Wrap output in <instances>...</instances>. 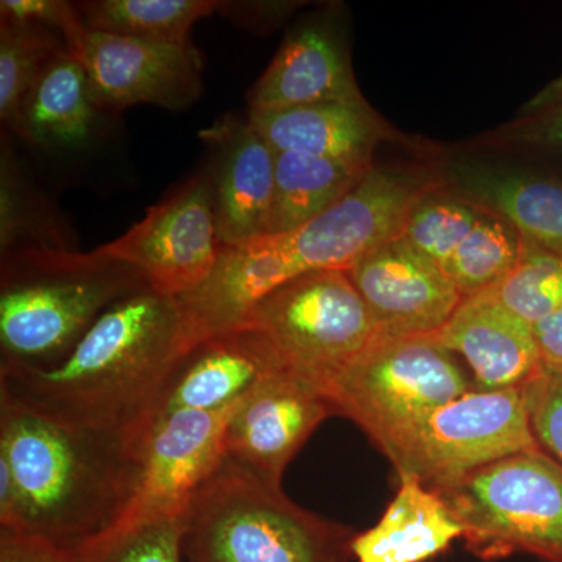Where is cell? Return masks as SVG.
Listing matches in <instances>:
<instances>
[{
    "mask_svg": "<svg viewBox=\"0 0 562 562\" xmlns=\"http://www.w3.org/2000/svg\"><path fill=\"white\" fill-rule=\"evenodd\" d=\"M188 350L179 299L146 286L111 305L58 364L0 366V392L66 424L146 431Z\"/></svg>",
    "mask_w": 562,
    "mask_h": 562,
    "instance_id": "obj_1",
    "label": "cell"
},
{
    "mask_svg": "<svg viewBox=\"0 0 562 562\" xmlns=\"http://www.w3.org/2000/svg\"><path fill=\"white\" fill-rule=\"evenodd\" d=\"M147 431L66 424L0 392V454L16 480L20 530L72 554L98 541L135 497Z\"/></svg>",
    "mask_w": 562,
    "mask_h": 562,
    "instance_id": "obj_2",
    "label": "cell"
},
{
    "mask_svg": "<svg viewBox=\"0 0 562 562\" xmlns=\"http://www.w3.org/2000/svg\"><path fill=\"white\" fill-rule=\"evenodd\" d=\"M146 286L140 272L101 249L2 257L0 366L58 364L111 305Z\"/></svg>",
    "mask_w": 562,
    "mask_h": 562,
    "instance_id": "obj_3",
    "label": "cell"
},
{
    "mask_svg": "<svg viewBox=\"0 0 562 562\" xmlns=\"http://www.w3.org/2000/svg\"><path fill=\"white\" fill-rule=\"evenodd\" d=\"M438 183L420 169L373 166L341 201L301 227L222 247V272L251 302L301 273L347 272L369 251L397 238L409 211Z\"/></svg>",
    "mask_w": 562,
    "mask_h": 562,
    "instance_id": "obj_4",
    "label": "cell"
},
{
    "mask_svg": "<svg viewBox=\"0 0 562 562\" xmlns=\"http://www.w3.org/2000/svg\"><path fill=\"white\" fill-rule=\"evenodd\" d=\"M188 562H351L349 528L306 512L225 457L183 516Z\"/></svg>",
    "mask_w": 562,
    "mask_h": 562,
    "instance_id": "obj_5",
    "label": "cell"
},
{
    "mask_svg": "<svg viewBox=\"0 0 562 562\" xmlns=\"http://www.w3.org/2000/svg\"><path fill=\"white\" fill-rule=\"evenodd\" d=\"M432 491L482 560L525 552L562 562V464L542 449L503 458Z\"/></svg>",
    "mask_w": 562,
    "mask_h": 562,
    "instance_id": "obj_6",
    "label": "cell"
},
{
    "mask_svg": "<svg viewBox=\"0 0 562 562\" xmlns=\"http://www.w3.org/2000/svg\"><path fill=\"white\" fill-rule=\"evenodd\" d=\"M336 414L360 425L375 446L473 390L436 335L376 339L324 384Z\"/></svg>",
    "mask_w": 562,
    "mask_h": 562,
    "instance_id": "obj_7",
    "label": "cell"
},
{
    "mask_svg": "<svg viewBox=\"0 0 562 562\" xmlns=\"http://www.w3.org/2000/svg\"><path fill=\"white\" fill-rule=\"evenodd\" d=\"M398 475L435 487L512 454L541 449L522 390H473L380 446Z\"/></svg>",
    "mask_w": 562,
    "mask_h": 562,
    "instance_id": "obj_8",
    "label": "cell"
},
{
    "mask_svg": "<svg viewBox=\"0 0 562 562\" xmlns=\"http://www.w3.org/2000/svg\"><path fill=\"white\" fill-rule=\"evenodd\" d=\"M244 325L265 333L288 368L321 387L380 338L346 271L294 277L261 299Z\"/></svg>",
    "mask_w": 562,
    "mask_h": 562,
    "instance_id": "obj_9",
    "label": "cell"
},
{
    "mask_svg": "<svg viewBox=\"0 0 562 562\" xmlns=\"http://www.w3.org/2000/svg\"><path fill=\"white\" fill-rule=\"evenodd\" d=\"M99 249L135 268L158 294L179 299L198 290L222 250L209 172L184 181Z\"/></svg>",
    "mask_w": 562,
    "mask_h": 562,
    "instance_id": "obj_10",
    "label": "cell"
},
{
    "mask_svg": "<svg viewBox=\"0 0 562 562\" xmlns=\"http://www.w3.org/2000/svg\"><path fill=\"white\" fill-rule=\"evenodd\" d=\"M70 52L87 69L92 101L103 114L139 103L183 110L202 92V55L192 43L172 46L85 29Z\"/></svg>",
    "mask_w": 562,
    "mask_h": 562,
    "instance_id": "obj_11",
    "label": "cell"
},
{
    "mask_svg": "<svg viewBox=\"0 0 562 562\" xmlns=\"http://www.w3.org/2000/svg\"><path fill=\"white\" fill-rule=\"evenodd\" d=\"M239 402L221 412L184 409L151 420L135 497L113 528L150 517L183 516L192 495L227 457L225 428Z\"/></svg>",
    "mask_w": 562,
    "mask_h": 562,
    "instance_id": "obj_12",
    "label": "cell"
},
{
    "mask_svg": "<svg viewBox=\"0 0 562 562\" xmlns=\"http://www.w3.org/2000/svg\"><path fill=\"white\" fill-rule=\"evenodd\" d=\"M331 414L335 408L319 384L283 369L238 403L225 428V454L262 482L281 487L284 469Z\"/></svg>",
    "mask_w": 562,
    "mask_h": 562,
    "instance_id": "obj_13",
    "label": "cell"
},
{
    "mask_svg": "<svg viewBox=\"0 0 562 562\" xmlns=\"http://www.w3.org/2000/svg\"><path fill=\"white\" fill-rule=\"evenodd\" d=\"M382 339L438 335L462 302L441 268L401 236L347 271Z\"/></svg>",
    "mask_w": 562,
    "mask_h": 562,
    "instance_id": "obj_14",
    "label": "cell"
},
{
    "mask_svg": "<svg viewBox=\"0 0 562 562\" xmlns=\"http://www.w3.org/2000/svg\"><path fill=\"white\" fill-rule=\"evenodd\" d=\"M222 246L268 235L276 188V150L249 120L224 116L201 132Z\"/></svg>",
    "mask_w": 562,
    "mask_h": 562,
    "instance_id": "obj_15",
    "label": "cell"
},
{
    "mask_svg": "<svg viewBox=\"0 0 562 562\" xmlns=\"http://www.w3.org/2000/svg\"><path fill=\"white\" fill-rule=\"evenodd\" d=\"M288 368L271 339L243 325L210 336L181 357L158 397L151 420L173 412H221L258 383Z\"/></svg>",
    "mask_w": 562,
    "mask_h": 562,
    "instance_id": "obj_16",
    "label": "cell"
},
{
    "mask_svg": "<svg viewBox=\"0 0 562 562\" xmlns=\"http://www.w3.org/2000/svg\"><path fill=\"white\" fill-rule=\"evenodd\" d=\"M436 338L468 361L476 390H524L542 372L532 325L490 291L462 299Z\"/></svg>",
    "mask_w": 562,
    "mask_h": 562,
    "instance_id": "obj_17",
    "label": "cell"
},
{
    "mask_svg": "<svg viewBox=\"0 0 562 562\" xmlns=\"http://www.w3.org/2000/svg\"><path fill=\"white\" fill-rule=\"evenodd\" d=\"M362 98L346 44L331 25L312 22L284 40L249 92V111H280Z\"/></svg>",
    "mask_w": 562,
    "mask_h": 562,
    "instance_id": "obj_18",
    "label": "cell"
},
{
    "mask_svg": "<svg viewBox=\"0 0 562 562\" xmlns=\"http://www.w3.org/2000/svg\"><path fill=\"white\" fill-rule=\"evenodd\" d=\"M247 120L276 151H299L358 166H373V151L390 133L364 98L249 111Z\"/></svg>",
    "mask_w": 562,
    "mask_h": 562,
    "instance_id": "obj_19",
    "label": "cell"
},
{
    "mask_svg": "<svg viewBox=\"0 0 562 562\" xmlns=\"http://www.w3.org/2000/svg\"><path fill=\"white\" fill-rule=\"evenodd\" d=\"M398 479L397 494L380 522L351 538L353 562H425L464 535L438 492L416 476Z\"/></svg>",
    "mask_w": 562,
    "mask_h": 562,
    "instance_id": "obj_20",
    "label": "cell"
},
{
    "mask_svg": "<svg viewBox=\"0 0 562 562\" xmlns=\"http://www.w3.org/2000/svg\"><path fill=\"white\" fill-rule=\"evenodd\" d=\"M449 179L462 199L508 222L522 238L562 258L561 183L472 162L453 165Z\"/></svg>",
    "mask_w": 562,
    "mask_h": 562,
    "instance_id": "obj_21",
    "label": "cell"
},
{
    "mask_svg": "<svg viewBox=\"0 0 562 562\" xmlns=\"http://www.w3.org/2000/svg\"><path fill=\"white\" fill-rule=\"evenodd\" d=\"M102 114L87 69L66 47L35 81L9 128L35 146L81 149L94 138Z\"/></svg>",
    "mask_w": 562,
    "mask_h": 562,
    "instance_id": "obj_22",
    "label": "cell"
},
{
    "mask_svg": "<svg viewBox=\"0 0 562 562\" xmlns=\"http://www.w3.org/2000/svg\"><path fill=\"white\" fill-rule=\"evenodd\" d=\"M373 166L276 151V188L268 235H281L319 216L353 190Z\"/></svg>",
    "mask_w": 562,
    "mask_h": 562,
    "instance_id": "obj_23",
    "label": "cell"
},
{
    "mask_svg": "<svg viewBox=\"0 0 562 562\" xmlns=\"http://www.w3.org/2000/svg\"><path fill=\"white\" fill-rule=\"evenodd\" d=\"M25 250H76L57 210L22 171L2 139L0 151V257Z\"/></svg>",
    "mask_w": 562,
    "mask_h": 562,
    "instance_id": "obj_24",
    "label": "cell"
},
{
    "mask_svg": "<svg viewBox=\"0 0 562 562\" xmlns=\"http://www.w3.org/2000/svg\"><path fill=\"white\" fill-rule=\"evenodd\" d=\"M87 31L187 46L195 22L217 11L213 0H91L76 3Z\"/></svg>",
    "mask_w": 562,
    "mask_h": 562,
    "instance_id": "obj_25",
    "label": "cell"
},
{
    "mask_svg": "<svg viewBox=\"0 0 562 562\" xmlns=\"http://www.w3.org/2000/svg\"><path fill=\"white\" fill-rule=\"evenodd\" d=\"M66 47L60 32L0 18V120L7 127L41 74Z\"/></svg>",
    "mask_w": 562,
    "mask_h": 562,
    "instance_id": "obj_26",
    "label": "cell"
},
{
    "mask_svg": "<svg viewBox=\"0 0 562 562\" xmlns=\"http://www.w3.org/2000/svg\"><path fill=\"white\" fill-rule=\"evenodd\" d=\"M520 255V235L513 225L482 211L475 227L454 251L446 273L462 299L497 286Z\"/></svg>",
    "mask_w": 562,
    "mask_h": 562,
    "instance_id": "obj_27",
    "label": "cell"
},
{
    "mask_svg": "<svg viewBox=\"0 0 562 562\" xmlns=\"http://www.w3.org/2000/svg\"><path fill=\"white\" fill-rule=\"evenodd\" d=\"M480 216L482 210L457 192L443 190L439 181L409 211L398 236L446 272L454 251Z\"/></svg>",
    "mask_w": 562,
    "mask_h": 562,
    "instance_id": "obj_28",
    "label": "cell"
},
{
    "mask_svg": "<svg viewBox=\"0 0 562 562\" xmlns=\"http://www.w3.org/2000/svg\"><path fill=\"white\" fill-rule=\"evenodd\" d=\"M530 325L562 308V258L520 236V255L508 276L490 290Z\"/></svg>",
    "mask_w": 562,
    "mask_h": 562,
    "instance_id": "obj_29",
    "label": "cell"
},
{
    "mask_svg": "<svg viewBox=\"0 0 562 562\" xmlns=\"http://www.w3.org/2000/svg\"><path fill=\"white\" fill-rule=\"evenodd\" d=\"M76 562H188L181 516L121 525L76 554Z\"/></svg>",
    "mask_w": 562,
    "mask_h": 562,
    "instance_id": "obj_30",
    "label": "cell"
},
{
    "mask_svg": "<svg viewBox=\"0 0 562 562\" xmlns=\"http://www.w3.org/2000/svg\"><path fill=\"white\" fill-rule=\"evenodd\" d=\"M487 143L562 150V72L525 102L512 122L492 133Z\"/></svg>",
    "mask_w": 562,
    "mask_h": 562,
    "instance_id": "obj_31",
    "label": "cell"
},
{
    "mask_svg": "<svg viewBox=\"0 0 562 562\" xmlns=\"http://www.w3.org/2000/svg\"><path fill=\"white\" fill-rule=\"evenodd\" d=\"M522 392L536 441L562 464V372L542 369Z\"/></svg>",
    "mask_w": 562,
    "mask_h": 562,
    "instance_id": "obj_32",
    "label": "cell"
},
{
    "mask_svg": "<svg viewBox=\"0 0 562 562\" xmlns=\"http://www.w3.org/2000/svg\"><path fill=\"white\" fill-rule=\"evenodd\" d=\"M0 18L36 22L52 31L60 32L69 50L76 49L85 32L76 3L65 0H2Z\"/></svg>",
    "mask_w": 562,
    "mask_h": 562,
    "instance_id": "obj_33",
    "label": "cell"
},
{
    "mask_svg": "<svg viewBox=\"0 0 562 562\" xmlns=\"http://www.w3.org/2000/svg\"><path fill=\"white\" fill-rule=\"evenodd\" d=\"M0 562H76V554L35 532L0 528Z\"/></svg>",
    "mask_w": 562,
    "mask_h": 562,
    "instance_id": "obj_34",
    "label": "cell"
},
{
    "mask_svg": "<svg viewBox=\"0 0 562 562\" xmlns=\"http://www.w3.org/2000/svg\"><path fill=\"white\" fill-rule=\"evenodd\" d=\"M543 371L562 372V308L532 325Z\"/></svg>",
    "mask_w": 562,
    "mask_h": 562,
    "instance_id": "obj_35",
    "label": "cell"
}]
</instances>
